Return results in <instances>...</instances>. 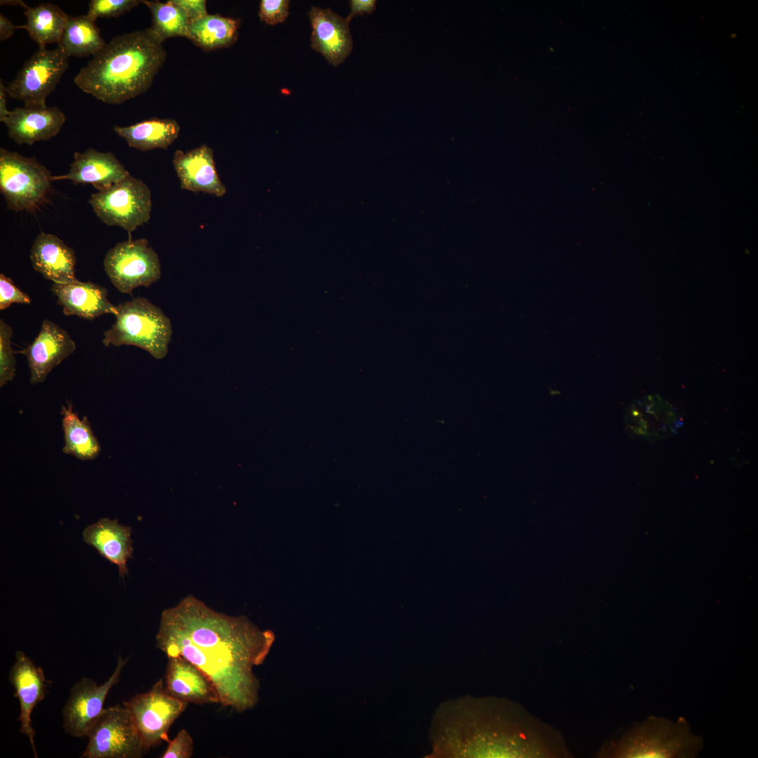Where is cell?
Segmentation results:
<instances>
[{
  "label": "cell",
  "mask_w": 758,
  "mask_h": 758,
  "mask_svg": "<svg viewBox=\"0 0 758 758\" xmlns=\"http://www.w3.org/2000/svg\"><path fill=\"white\" fill-rule=\"evenodd\" d=\"M273 640L244 616L218 612L192 595L161 615L157 646L166 656H181L213 683L220 704L237 712L251 707L258 684L252 671Z\"/></svg>",
  "instance_id": "obj_1"
},
{
  "label": "cell",
  "mask_w": 758,
  "mask_h": 758,
  "mask_svg": "<svg viewBox=\"0 0 758 758\" xmlns=\"http://www.w3.org/2000/svg\"><path fill=\"white\" fill-rule=\"evenodd\" d=\"M163 41L150 29L114 36L74 79L84 93L119 105L147 91L164 64Z\"/></svg>",
  "instance_id": "obj_2"
},
{
  "label": "cell",
  "mask_w": 758,
  "mask_h": 758,
  "mask_svg": "<svg viewBox=\"0 0 758 758\" xmlns=\"http://www.w3.org/2000/svg\"><path fill=\"white\" fill-rule=\"evenodd\" d=\"M703 739L693 736L686 719L677 722L649 717L617 742L604 746L599 757L672 758L694 757L703 747Z\"/></svg>",
  "instance_id": "obj_3"
},
{
  "label": "cell",
  "mask_w": 758,
  "mask_h": 758,
  "mask_svg": "<svg viewBox=\"0 0 758 758\" xmlns=\"http://www.w3.org/2000/svg\"><path fill=\"white\" fill-rule=\"evenodd\" d=\"M115 322L104 332L106 347L133 345L161 359L168 352L172 336L170 319L159 307L143 297L117 305Z\"/></svg>",
  "instance_id": "obj_4"
},
{
  "label": "cell",
  "mask_w": 758,
  "mask_h": 758,
  "mask_svg": "<svg viewBox=\"0 0 758 758\" xmlns=\"http://www.w3.org/2000/svg\"><path fill=\"white\" fill-rule=\"evenodd\" d=\"M50 171L34 157L0 149V192L8 209L32 211L51 190Z\"/></svg>",
  "instance_id": "obj_5"
},
{
  "label": "cell",
  "mask_w": 758,
  "mask_h": 758,
  "mask_svg": "<svg viewBox=\"0 0 758 758\" xmlns=\"http://www.w3.org/2000/svg\"><path fill=\"white\" fill-rule=\"evenodd\" d=\"M88 203L106 225L131 232L146 223L152 211L151 191L141 180L131 175L108 189L92 194Z\"/></svg>",
  "instance_id": "obj_6"
},
{
  "label": "cell",
  "mask_w": 758,
  "mask_h": 758,
  "mask_svg": "<svg viewBox=\"0 0 758 758\" xmlns=\"http://www.w3.org/2000/svg\"><path fill=\"white\" fill-rule=\"evenodd\" d=\"M82 758H139L144 748L128 709L117 705L104 709L89 730Z\"/></svg>",
  "instance_id": "obj_7"
},
{
  "label": "cell",
  "mask_w": 758,
  "mask_h": 758,
  "mask_svg": "<svg viewBox=\"0 0 758 758\" xmlns=\"http://www.w3.org/2000/svg\"><path fill=\"white\" fill-rule=\"evenodd\" d=\"M103 265L114 286L122 293L149 287L161 275L159 256L145 239L129 238L117 243L106 253Z\"/></svg>",
  "instance_id": "obj_8"
},
{
  "label": "cell",
  "mask_w": 758,
  "mask_h": 758,
  "mask_svg": "<svg viewBox=\"0 0 758 758\" xmlns=\"http://www.w3.org/2000/svg\"><path fill=\"white\" fill-rule=\"evenodd\" d=\"M68 58L58 46L54 49L39 48L25 62L15 79L8 83V95L23 101L25 107H48L46 99L67 70Z\"/></svg>",
  "instance_id": "obj_9"
},
{
  "label": "cell",
  "mask_w": 758,
  "mask_h": 758,
  "mask_svg": "<svg viewBox=\"0 0 758 758\" xmlns=\"http://www.w3.org/2000/svg\"><path fill=\"white\" fill-rule=\"evenodd\" d=\"M187 705L166 692L163 679L157 681L147 692L137 694L124 702L139 733L145 752L169 738L168 731L171 726Z\"/></svg>",
  "instance_id": "obj_10"
},
{
  "label": "cell",
  "mask_w": 758,
  "mask_h": 758,
  "mask_svg": "<svg viewBox=\"0 0 758 758\" xmlns=\"http://www.w3.org/2000/svg\"><path fill=\"white\" fill-rule=\"evenodd\" d=\"M128 659L120 656L109 678L102 684L88 677L76 683L62 710L63 727L72 736H86L104 710L105 698L113 686L118 683Z\"/></svg>",
  "instance_id": "obj_11"
},
{
  "label": "cell",
  "mask_w": 758,
  "mask_h": 758,
  "mask_svg": "<svg viewBox=\"0 0 758 758\" xmlns=\"http://www.w3.org/2000/svg\"><path fill=\"white\" fill-rule=\"evenodd\" d=\"M8 680L15 691V697L20 705V731L29 740L34 757L37 752L34 744L36 732L32 725L31 715L33 709L44 700L47 680L39 666L22 651L15 653V660L10 670Z\"/></svg>",
  "instance_id": "obj_12"
},
{
  "label": "cell",
  "mask_w": 758,
  "mask_h": 758,
  "mask_svg": "<svg viewBox=\"0 0 758 758\" xmlns=\"http://www.w3.org/2000/svg\"><path fill=\"white\" fill-rule=\"evenodd\" d=\"M75 350L76 344L65 330L44 319L34 341L20 351L27 359L30 383H43L49 373Z\"/></svg>",
  "instance_id": "obj_13"
},
{
  "label": "cell",
  "mask_w": 758,
  "mask_h": 758,
  "mask_svg": "<svg viewBox=\"0 0 758 758\" xmlns=\"http://www.w3.org/2000/svg\"><path fill=\"white\" fill-rule=\"evenodd\" d=\"M167 658L164 682L168 694L188 704L220 703L213 683L199 667L181 656Z\"/></svg>",
  "instance_id": "obj_14"
},
{
  "label": "cell",
  "mask_w": 758,
  "mask_h": 758,
  "mask_svg": "<svg viewBox=\"0 0 758 758\" xmlns=\"http://www.w3.org/2000/svg\"><path fill=\"white\" fill-rule=\"evenodd\" d=\"M173 164L182 190L221 197L227 189L218 174L213 149L202 145L186 152L176 150Z\"/></svg>",
  "instance_id": "obj_15"
},
{
  "label": "cell",
  "mask_w": 758,
  "mask_h": 758,
  "mask_svg": "<svg viewBox=\"0 0 758 758\" xmlns=\"http://www.w3.org/2000/svg\"><path fill=\"white\" fill-rule=\"evenodd\" d=\"M309 18L312 48L333 66L342 63L353 47L350 22L330 8L317 7L311 8Z\"/></svg>",
  "instance_id": "obj_16"
},
{
  "label": "cell",
  "mask_w": 758,
  "mask_h": 758,
  "mask_svg": "<svg viewBox=\"0 0 758 758\" xmlns=\"http://www.w3.org/2000/svg\"><path fill=\"white\" fill-rule=\"evenodd\" d=\"M66 116L56 106L42 107H16L2 122L8 129V136L17 144L33 145L48 140L60 132Z\"/></svg>",
  "instance_id": "obj_17"
},
{
  "label": "cell",
  "mask_w": 758,
  "mask_h": 758,
  "mask_svg": "<svg viewBox=\"0 0 758 758\" xmlns=\"http://www.w3.org/2000/svg\"><path fill=\"white\" fill-rule=\"evenodd\" d=\"M128 175L129 172L114 154L90 148L84 152H75L69 171L65 175L52 176V181L69 180L75 185L91 184L102 191Z\"/></svg>",
  "instance_id": "obj_18"
},
{
  "label": "cell",
  "mask_w": 758,
  "mask_h": 758,
  "mask_svg": "<svg viewBox=\"0 0 758 758\" xmlns=\"http://www.w3.org/2000/svg\"><path fill=\"white\" fill-rule=\"evenodd\" d=\"M30 260L33 268L53 283L78 281L75 276V252L55 234L41 232L36 237Z\"/></svg>",
  "instance_id": "obj_19"
},
{
  "label": "cell",
  "mask_w": 758,
  "mask_h": 758,
  "mask_svg": "<svg viewBox=\"0 0 758 758\" xmlns=\"http://www.w3.org/2000/svg\"><path fill=\"white\" fill-rule=\"evenodd\" d=\"M51 291L65 315L93 320L104 314H117V305L107 299V290L96 284L79 280L67 284L53 283Z\"/></svg>",
  "instance_id": "obj_20"
},
{
  "label": "cell",
  "mask_w": 758,
  "mask_h": 758,
  "mask_svg": "<svg viewBox=\"0 0 758 758\" xmlns=\"http://www.w3.org/2000/svg\"><path fill=\"white\" fill-rule=\"evenodd\" d=\"M83 539L118 566L120 577L128 573L127 561L133 552L131 527L117 519L102 518L84 529Z\"/></svg>",
  "instance_id": "obj_21"
},
{
  "label": "cell",
  "mask_w": 758,
  "mask_h": 758,
  "mask_svg": "<svg viewBox=\"0 0 758 758\" xmlns=\"http://www.w3.org/2000/svg\"><path fill=\"white\" fill-rule=\"evenodd\" d=\"M113 130L129 147L145 152L167 149L178 138L180 128L174 119L152 118L128 126H116Z\"/></svg>",
  "instance_id": "obj_22"
},
{
  "label": "cell",
  "mask_w": 758,
  "mask_h": 758,
  "mask_svg": "<svg viewBox=\"0 0 758 758\" xmlns=\"http://www.w3.org/2000/svg\"><path fill=\"white\" fill-rule=\"evenodd\" d=\"M240 20L208 14L190 23L187 38L206 51L228 48L237 39Z\"/></svg>",
  "instance_id": "obj_23"
},
{
  "label": "cell",
  "mask_w": 758,
  "mask_h": 758,
  "mask_svg": "<svg viewBox=\"0 0 758 758\" xmlns=\"http://www.w3.org/2000/svg\"><path fill=\"white\" fill-rule=\"evenodd\" d=\"M24 15L27 22L18 27L25 29L39 48L59 42L69 18L59 6L51 3H42L35 7L27 6Z\"/></svg>",
  "instance_id": "obj_24"
},
{
  "label": "cell",
  "mask_w": 758,
  "mask_h": 758,
  "mask_svg": "<svg viewBox=\"0 0 758 758\" xmlns=\"http://www.w3.org/2000/svg\"><path fill=\"white\" fill-rule=\"evenodd\" d=\"M60 414L64 432L63 453L81 460H93L98 456L101 447L95 437L87 417L80 419L73 411L72 404L62 405Z\"/></svg>",
  "instance_id": "obj_25"
},
{
  "label": "cell",
  "mask_w": 758,
  "mask_h": 758,
  "mask_svg": "<svg viewBox=\"0 0 758 758\" xmlns=\"http://www.w3.org/2000/svg\"><path fill=\"white\" fill-rule=\"evenodd\" d=\"M105 44L95 21L86 14L75 17L69 15L58 46L69 58L93 56Z\"/></svg>",
  "instance_id": "obj_26"
},
{
  "label": "cell",
  "mask_w": 758,
  "mask_h": 758,
  "mask_svg": "<svg viewBox=\"0 0 758 758\" xmlns=\"http://www.w3.org/2000/svg\"><path fill=\"white\" fill-rule=\"evenodd\" d=\"M152 13V26L149 27L164 42L171 37L187 36L190 21L184 11L173 0L166 2L159 1H141Z\"/></svg>",
  "instance_id": "obj_27"
},
{
  "label": "cell",
  "mask_w": 758,
  "mask_h": 758,
  "mask_svg": "<svg viewBox=\"0 0 758 758\" xmlns=\"http://www.w3.org/2000/svg\"><path fill=\"white\" fill-rule=\"evenodd\" d=\"M12 328L0 320V387L12 381L15 375V359L11 347Z\"/></svg>",
  "instance_id": "obj_28"
},
{
  "label": "cell",
  "mask_w": 758,
  "mask_h": 758,
  "mask_svg": "<svg viewBox=\"0 0 758 758\" xmlns=\"http://www.w3.org/2000/svg\"><path fill=\"white\" fill-rule=\"evenodd\" d=\"M141 1L138 0H91L86 15L95 21L98 18H115L130 11Z\"/></svg>",
  "instance_id": "obj_29"
},
{
  "label": "cell",
  "mask_w": 758,
  "mask_h": 758,
  "mask_svg": "<svg viewBox=\"0 0 758 758\" xmlns=\"http://www.w3.org/2000/svg\"><path fill=\"white\" fill-rule=\"evenodd\" d=\"M288 6V0H262L259 18L262 22L270 25L283 22L289 14Z\"/></svg>",
  "instance_id": "obj_30"
},
{
  "label": "cell",
  "mask_w": 758,
  "mask_h": 758,
  "mask_svg": "<svg viewBox=\"0 0 758 758\" xmlns=\"http://www.w3.org/2000/svg\"><path fill=\"white\" fill-rule=\"evenodd\" d=\"M168 747L161 758H190L193 755L194 742L190 733L180 729L174 739L168 738Z\"/></svg>",
  "instance_id": "obj_31"
},
{
  "label": "cell",
  "mask_w": 758,
  "mask_h": 758,
  "mask_svg": "<svg viewBox=\"0 0 758 758\" xmlns=\"http://www.w3.org/2000/svg\"><path fill=\"white\" fill-rule=\"evenodd\" d=\"M13 303L29 304L31 298L29 295L19 289L11 278L1 273L0 274V310H4Z\"/></svg>",
  "instance_id": "obj_32"
},
{
  "label": "cell",
  "mask_w": 758,
  "mask_h": 758,
  "mask_svg": "<svg viewBox=\"0 0 758 758\" xmlns=\"http://www.w3.org/2000/svg\"><path fill=\"white\" fill-rule=\"evenodd\" d=\"M187 15L190 22L199 20L206 15V1L205 0H173Z\"/></svg>",
  "instance_id": "obj_33"
},
{
  "label": "cell",
  "mask_w": 758,
  "mask_h": 758,
  "mask_svg": "<svg viewBox=\"0 0 758 758\" xmlns=\"http://www.w3.org/2000/svg\"><path fill=\"white\" fill-rule=\"evenodd\" d=\"M375 0H351L350 1V13L346 18L350 22L356 15L371 14L376 7Z\"/></svg>",
  "instance_id": "obj_34"
},
{
  "label": "cell",
  "mask_w": 758,
  "mask_h": 758,
  "mask_svg": "<svg viewBox=\"0 0 758 758\" xmlns=\"http://www.w3.org/2000/svg\"><path fill=\"white\" fill-rule=\"evenodd\" d=\"M18 28V26L14 25L6 16L3 14H0V41H4L11 38L13 34L14 30Z\"/></svg>",
  "instance_id": "obj_35"
},
{
  "label": "cell",
  "mask_w": 758,
  "mask_h": 758,
  "mask_svg": "<svg viewBox=\"0 0 758 758\" xmlns=\"http://www.w3.org/2000/svg\"><path fill=\"white\" fill-rule=\"evenodd\" d=\"M7 92L6 91V86L4 85L2 80L0 81V121H2L8 116L11 110H8L6 107V98Z\"/></svg>",
  "instance_id": "obj_36"
}]
</instances>
